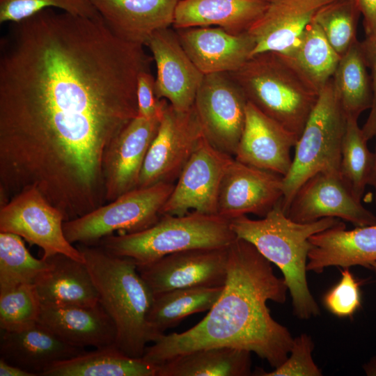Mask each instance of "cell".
<instances>
[{
	"label": "cell",
	"instance_id": "cell-1",
	"mask_svg": "<svg viewBox=\"0 0 376 376\" xmlns=\"http://www.w3.org/2000/svg\"><path fill=\"white\" fill-rule=\"evenodd\" d=\"M0 40V178L61 205L105 191L111 143L138 115L139 74L152 57L102 17L47 8Z\"/></svg>",
	"mask_w": 376,
	"mask_h": 376
},
{
	"label": "cell",
	"instance_id": "cell-2",
	"mask_svg": "<svg viewBox=\"0 0 376 376\" xmlns=\"http://www.w3.org/2000/svg\"><path fill=\"white\" fill-rule=\"evenodd\" d=\"M271 262L249 242L237 237L228 246L222 292L206 316L182 333L158 336L143 359L158 365L196 350L228 347L256 353L276 368L288 357L293 338L273 319L268 300L284 303L288 286Z\"/></svg>",
	"mask_w": 376,
	"mask_h": 376
},
{
	"label": "cell",
	"instance_id": "cell-3",
	"mask_svg": "<svg viewBox=\"0 0 376 376\" xmlns=\"http://www.w3.org/2000/svg\"><path fill=\"white\" fill-rule=\"evenodd\" d=\"M97 289L99 302L113 321L116 346L127 356L142 358L154 336L148 315L154 295L135 261L98 245L77 244Z\"/></svg>",
	"mask_w": 376,
	"mask_h": 376
},
{
	"label": "cell",
	"instance_id": "cell-4",
	"mask_svg": "<svg viewBox=\"0 0 376 376\" xmlns=\"http://www.w3.org/2000/svg\"><path fill=\"white\" fill-rule=\"evenodd\" d=\"M338 221L333 217L308 223L294 221L284 212L281 201L260 219L244 215L230 220V224L237 237L251 243L281 269L292 297L295 315L306 320L320 314L306 279L308 255L311 247L309 238Z\"/></svg>",
	"mask_w": 376,
	"mask_h": 376
},
{
	"label": "cell",
	"instance_id": "cell-5",
	"mask_svg": "<svg viewBox=\"0 0 376 376\" xmlns=\"http://www.w3.org/2000/svg\"><path fill=\"white\" fill-rule=\"evenodd\" d=\"M229 75L248 102L299 138L320 91L290 56L258 53Z\"/></svg>",
	"mask_w": 376,
	"mask_h": 376
},
{
	"label": "cell",
	"instance_id": "cell-6",
	"mask_svg": "<svg viewBox=\"0 0 376 376\" xmlns=\"http://www.w3.org/2000/svg\"><path fill=\"white\" fill-rule=\"evenodd\" d=\"M236 238L230 220L218 214L190 212L182 216L162 215L145 230L109 235L96 245L143 266L179 251L227 247Z\"/></svg>",
	"mask_w": 376,
	"mask_h": 376
},
{
	"label": "cell",
	"instance_id": "cell-7",
	"mask_svg": "<svg viewBox=\"0 0 376 376\" xmlns=\"http://www.w3.org/2000/svg\"><path fill=\"white\" fill-rule=\"evenodd\" d=\"M347 117L331 79L320 91L317 102L295 146L288 173L283 177L282 208L285 213L299 188L320 172H339Z\"/></svg>",
	"mask_w": 376,
	"mask_h": 376
},
{
	"label": "cell",
	"instance_id": "cell-8",
	"mask_svg": "<svg viewBox=\"0 0 376 376\" xmlns=\"http://www.w3.org/2000/svg\"><path fill=\"white\" fill-rule=\"evenodd\" d=\"M175 183L159 182L137 187L74 219L64 221L63 232L71 244L96 245L102 238L133 233L155 224Z\"/></svg>",
	"mask_w": 376,
	"mask_h": 376
},
{
	"label": "cell",
	"instance_id": "cell-9",
	"mask_svg": "<svg viewBox=\"0 0 376 376\" xmlns=\"http://www.w3.org/2000/svg\"><path fill=\"white\" fill-rule=\"evenodd\" d=\"M63 214L35 188L24 190L0 208V232L16 234L43 251L42 258L58 253L84 262L81 251L63 232Z\"/></svg>",
	"mask_w": 376,
	"mask_h": 376
},
{
	"label": "cell",
	"instance_id": "cell-10",
	"mask_svg": "<svg viewBox=\"0 0 376 376\" xmlns=\"http://www.w3.org/2000/svg\"><path fill=\"white\" fill-rule=\"evenodd\" d=\"M248 101L228 72L205 75L194 107L203 134L214 148L234 157Z\"/></svg>",
	"mask_w": 376,
	"mask_h": 376
},
{
	"label": "cell",
	"instance_id": "cell-11",
	"mask_svg": "<svg viewBox=\"0 0 376 376\" xmlns=\"http://www.w3.org/2000/svg\"><path fill=\"white\" fill-rule=\"evenodd\" d=\"M203 136L194 106L180 111L167 102L145 158L138 187L174 183Z\"/></svg>",
	"mask_w": 376,
	"mask_h": 376
},
{
	"label": "cell",
	"instance_id": "cell-12",
	"mask_svg": "<svg viewBox=\"0 0 376 376\" xmlns=\"http://www.w3.org/2000/svg\"><path fill=\"white\" fill-rule=\"evenodd\" d=\"M233 159L203 136L176 180L161 216H182L190 212L217 214L221 182Z\"/></svg>",
	"mask_w": 376,
	"mask_h": 376
},
{
	"label": "cell",
	"instance_id": "cell-13",
	"mask_svg": "<svg viewBox=\"0 0 376 376\" xmlns=\"http://www.w3.org/2000/svg\"><path fill=\"white\" fill-rule=\"evenodd\" d=\"M228 246L173 253L137 269L154 295L177 288L221 287L227 277Z\"/></svg>",
	"mask_w": 376,
	"mask_h": 376
},
{
	"label": "cell",
	"instance_id": "cell-14",
	"mask_svg": "<svg viewBox=\"0 0 376 376\" xmlns=\"http://www.w3.org/2000/svg\"><path fill=\"white\" fill-rule=\"evenodd\" d=\"M285 214L299 223L333 217L355 226L376 224V216L354 196L339 172H320L308 179L295 193Z\"/></svg>",
	"mask_w": 376,
	"mask_h": 376
},
{
	"label": "cell",
	"instance_id": "cell-15",
	"mask_svg": "<svg viewBox=\"0 0 376 376\" xmlns=\"http://www.w3.org/2000/svg\"><path fill=\"white\" fill-rule=\"evenodd\" d=\"M283 195V176L234 158L221 182L217 214L228 220L248 214L264 217Z\"/></svg>",
	"mask_w": 376,
	"mask_h": 376
},
{
	"label": "cell",
	"instance_id": "cell-16",
	"mask_svg": "<svg viewBox=\"0 0 376 376\" xmlns=\"http://www.w3.org/2000/svg\"><path fill=\"white\" fill-rule=\"evenodd\" d=\"M155 62V93L174 108L187 111L193 107L204 75L182 47L175 30L155 31L147 42Z\"/></svg>",
	"mask_w": 376,
	"mask_h": 376
},
{
	"label": "cell",
	"instance_id": "cell-17",
	"mask_svg": "<svg viewBox=\"0 0 376 376\" xmlns=\"http://www.w3.org/2000/svg\"><path fill=\"white\" fill-rule=\"evenodd\" d=\"M161 118L137 115L111 143L104 162L107 203L138 187L143 162Z\"/></svg>",
	"mask_w": 376,
	"mask_h": 376
},
{
	"label": "cell",
	"instance_id": "cell-18",
	"mask_svg": "<svg viewBox=\"0 0 376 376\" xmlns=\"http://www.w3.org/2000/svg\"><path fill=\"white\" fill-rule=\"evenodd\" d=\"M298 137L248 102L244 130L235 159L284 177Z\"/></svg>",
	"mask_w": 376,
	"mask_h": 376
},
{
	"label": "cell",
	"instance_id": "cell-19",
	"mask_svg": "<svg viewBox=\"0 0 376 376\" xmlns=\"http://www.w3.org/2000/svg\"><path fill=\"white\" fill-rule=\"evenodd\" d=\"M175 30L186 53L204 75L237 70L251 56L256 47L249 32L234 34L217 26Z\"/></svg>",
	"mask_w": 376,
	"mask_h": 376
},
{
	"label": "cell",
	"instance_id": "cell-20",
	"mask_svg": "<svg viewBox=\"0 0 376 376\" xmlns=\"http://www.w3.org/2000/svg\"><path fill=\"white\" fill-rule=\"evenodd\" d=\"M337 0H275L248 31L256 47L252 55L274 52L290 56L317 11Z\"/></svg>",
	"mask_w": 376,
	"mask_h": 376
},
{
	"label": "cell",
	"instance_id": "cell-21",
	"mask_svg": "<svg viewBox=\"0 0 376 376\" xmlns=\"http://www.w3.org/2000/svg\"><path fill=\"white\" fill-rule=\"evenodd\" d=\"M309 242L307 271L320 274L330 266L370 268L376 261V224L346 230L344 222L339 221L311 236Z\"/></svg>",
	"mask_w": 376,
	"mask_h": 376
},
{
	"label": "cell",
	"instance_id": "cell-22",
	"mask_svg": "<svg viewBox=\"0 0 376 376\" xmlns=\"http://www.w3.org/2000/svg\"><path fill=\"white\" fill-rule=\"evenodd\" d=\"M119 38L146 46L157 31L173 25L179 0H90Z\"/></svg>",
	"mask_w": 376,
	"mask_h": 376
},
{
	"label": "cell",
	"instance_id": "cell-23",
	"mask_svg": "<svg viewBox=\"0 0 376 376\" xmlns=\"http://www.w3.org/2000/svg\"><path fill=\"white\" fill-rule=\"evenodd\" d=\"M38 322L73 346H116V325L100 302L93 306L42 304Z\"/></svg>",
	"mask_w": 376,
	"mask_h": 376
},
{
	"label": "cell",
	"instance_id": "cell-24",
	"mask_svg": "<svg viewBox=\"0 0 376 376\" xmlns=\"http://www.w3.org/2000/svg\"><path fill=\"white\" fill-rule=\"evenodd\" d=\"M85 351L65 343L38 322L20 330H1L0 358L34 376H42L54 363Z\"/></svg>",
	"mask_w": 376,
	"mask_h": 376
},
{
	"label": "cell",
	"instance_id": "cell-25",
	"mask_svg": "<svg viewBox=\"0 0 376 376\" xmlns=\"http://www.w3.org/2000/svg\"><path fill=\"white\" fill-rule=\"evenodd\" d=\"M268 5L265 0H179L172 26L174 29L215 26L240 34L249 31Z\"/></svg>",
	"mask_w": 376,
	"mask_h": 376
},
{
	"label": "cell",
	"instance_id": "cell-26",
	"mask_svg": "<svg viewBox=\"0 0 376 376\" xmlns=\"http://www.w3.org/2000/svg\"><path fill=\"white\" fill-rule=\"evenodd\" d=\"M47 260L50 268L35 281L42 304L93 306L99 296L84 262L58 253Z\"/></svg>",
	"mask_w": 376,
	"mask_h": 376
},
{
	"label": "cell",
	"instance_id": "cell-27",
	"mask_svg": "<svg viewBox=\"0 0 376 376\" xmlns=\"http://www.w3.org/2000/svg\"><path fill=\"white\" fill-rule=\"evenodd\" d=\"M156 366V376H247L251 373V352L207 347L178 355Z\"/></svg>",
	"mask_w": 376,
	"mask_h": 376
},
{
	"label": "cell",
	"instance_id": "cell-28",
	"mask_svg": "<svg viewBox=\"0 0 376 376\" xmlns=\"http://www.w3.org/2000/svg\"><path fill=\"white\" fill-rule=\"evenodd\" d=\"M157 366L116 346L95 348L54 363L42 376H156Z\"/></svg>",
	"mask_w": 376,
	"mask_h": 376
},
{
	"label": "cell",
	"instance_id": "cell-29",
	"mask_svg": "<svg viewBox=\"0 0 376 376\" xmlns=\"http://www.w3.org/2000/svg\"><path fill=\"white\" fill-rule=\"evenodd\" d=\"M223 288H183L155 295L148 315L154 340L187 316L210 310L219 298Z\"/></svg>",
	"mask_w": 376,
	"mask_h": 376
},
{
	"label": "cell",
	"instance_id": "cell-30",
	"mask_svg": "<svg viewBox=\"0 0 376 376\" xmlns=\"http://www.w3.org/2000/svg\"><path fill=\"white\" fill-rule=\"evenodd\" d=\"M336 95L347 118H359L370 109L373 87L361 41L343 54L331 78Z\"/></svg>",
	"mask_w": 376,
	"mask_h": 376
},
{
	"label": "cell",
	"instance_id": "cell-31",
	"mask_svg": "<svg viewBox=\"0 0 376 376\" xmlns=\"http://www.w3.org/2000/svg\"><path fill=\"white\" fill-rule=\"evenodd\" d=\"M288 56L319 91L331 79L340 58L313 20Z\"/></svg>",
	"mask_w": 376,
	"mask_h": 376
},
{
	"label": "cell",
	"instance_id": "cell-32",
	"mask_svg": "<svg viewBox=\"0 0 376 376\" xmlns=\"http://www.w3.org/2000/svg\"><path fill=\"white\" fill-rule=\"evenodd\" d=\"M368 141L358 118H347L339 173L354 196L361 201L366 186L369 185L374 166V152L368 148Z\"/></svg>",
	"mask_w": 376,
	"mask_h": 376
},
{
	"label": "cell",
	"instance_id": "cell-33",
	"mask_svg": "<svg viewBox=\"0 0 376 376\" xmlns=\"http://www.w3.org/2000/svg\"><path fill=\"white\" fill-rule=\"evenodd\" d=\"M50 266L47 260L34 258L20 236L0 232V293L19 285L34 284Z\"/></svg>",
	"mask_w": 376,
	"mask_h": 376
},
{
	"label": "cell",
	"instance_id": "cell-34",
	"mask_svg": "<svg viewBox=\"0 0 376 376\" xmlns=\"http://www.w3.org/2000/svg\"><path fill=\"white\" fill-rule=\"evenodd\" d=\"M360 15L355 0H337L320 8L312 20L318 24L341 57L358 40L357 33Z\"/></svg>",
	"mask_w": 376,
	"mask_h": 376
},
{
	"label": "cell",
	"instance_id": "cell-35",
	"mask_svg": "<svg viewBox=\"0 0 376 376\" xmlns=\"http://www.w3.org/2000/svg\"><path fill=\"white\" fill-rule=\"evenodd\" d=\"M42 303L34 284L0 293V329L17 331L38 322Z\"/></svg>",
	"mask_w": 376,
	"mask_h": 376
},
{
	"label": "cell",
	"instance_id": "cell-36",
	"mask_svg": "<svg viewBox=\"0 0 376 376\" xmlns=\"http://www.w3.org/2000/svg\"><path fill=\"white\" fill-rule=\"evenodd\" d=\"M47 8H58L83 17H101L90 0H0V23L17 22Z\"/></svg>",
	"mask_w": 376,
	"mask_h": 376
},
{
	"label": "cell",
	"instance_id": "cell-37",
	"mask_svg": "<svg viewBox=\"0 0 376 376\" xmlns=\"http://www.w3.org/2000/svg\"><path fill=\"white\" fill-rule=\"evenodd\" d=\"M324 307L338 318L352 317L361 306L360 283L348 267L341 269L340 280L323 297Z\"/></svg>",
	"mask_w": 376,
	"mask_h": 376
},
{
	"label": "cell",
	"instance_id": "cell-38",
	"mask_svg": "<svg viewBox=\"0 0 376 376\" xmlns=\"http://www.w3.org/2000/svg\"><path fill=\"white\" fill-rule=\"evenodd\" d=\"M314 344L306 334L293 338L290 356L272 371L265 372L258 369L256 374L260 376H320L322 372L315 363L312 352Z\"/></svg>",
	"mask_w": 376,
	"mask_h": 376
},
{
	"label": "cell",
	"instance_id": "cell-39",
	"mask_svg": "<svg viewBox=\"0 0 376 376\" xmlns=\"http://www.w3.org/2000/svg\"><path fill=\"white\" fill-rule=\"evenodd\" d=\"M138 116L161 118L167 103L165 99H159L155 93V78L150 70L141 72L136 86Z\"/></svg>",
	"mask_w": 376,
	"mask_h": 376
},
{
	"label": "cell",
	"instance_id": "cell-40",
	"mask_svg": "<svg viewBox=\"0 0 376 376\" xmlns=\"http://www.w3.org/2000/svg\"><path fill=\"white\" fill-rule=\"evenodd\" d=\"M373 87V103L369 115L361 127L366 139L369 141L376 139V32L366 36L365 39L361 41Z\"/></svg>",
	"mask_w": 376,
	"mask_h": 376
},
{
	"label": "cell",
	"instance_id": "cell-41",
	"mask_svg": "<svg viewBox=\"0 0 376 376\" xmlns=\"http://www.w3.org/2000/svg\"><path fill=\"white\" fill-rule=\"evenodd\" d=\"M363 17L366 36L376 32V0H355Z\"/></svg>",
	"mask_w": 376,
	"mask_h": 376
},
{
	"label": "cell",
	"instance_id": "cell-42",
	"mask_svg": "<svg viewBox=\"0 0 376 376\" xmlns=\"http://www.w3.org/2000/svg\"><path fill=\"white\" fill-rule=\"evenodd\" d=\"M1 376H34L32 373L24 369L9 363L0 358Z\"/></svg>",
	"mask_w": 376,
	"mask_h": 376
},
{
	"label": "cell",
	"instance_id": "cell-43",
	"mask_svg": "<svg viewBox=\"0 0 376 376\" xmlns=\"http://www.w3.org/2000/svg\"><path fill=\"white\" fill-rule=\"evenodd\" d=\"M374 166L370 178V180L369 182V185L372 186L374 189V194H375V203L376 205V147L375 150L374 152Z\"/></svg>",
	"mask_w": 376,
	"mask_h": 376
},
{
	"label": "cell",
	"instance_id": "cell-44",
	"mask_svg": "<svg viewBox=\"0 0 376 376\" xmlns=\"http://www.w3.org/2000/svg\"><path fill=\"white\" fill-rule=\"evenodd\" d=\"M369 269H371L374 272L375 277H376V261L372 263L370 265V268Z\"/></svg>",
	"mask_w": 376,
	"mask_h": 376
},
{
	"label": "cell",
	"instance_id": "cell-45",
	"mask_svg": "<svg viewBox=\"0 0 376 376\" xmlns=\"http://www.w3.org/2000/svg\"><path fill=\"white\" fill-rule=\"evenodd\" d=\"M265 1H267V2H268V3H269V2L273 1H275V0H265Z\"/></svg>",
	"mask_w": 376,
	"mask_h": 376
}]
</instances>
